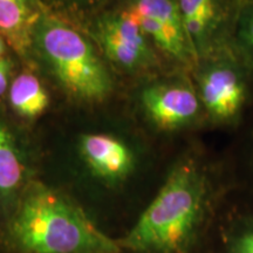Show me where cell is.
<instances>
[{
  "mask_svg": "<svg viewBox=\"0 0 253 253\" xmlns=\"http://www.w3.org/2000/svg\"><path fill=\"white\" fill-rule=\"evenodd\" d=\"M99 39L107 56L122 67L137 68L150 62L145 34L123 11L100 25Z\"/></svg>",
  "mask_w": 253,
  "mask_h": 253,
  "instance_id": "52a82bcc",
  "label": "cell"
},
{
  "mask_svg": "<svg viewBox=\"0 0 253 253\" xmlns=\"http://www.w3.org/2000/svg\"><path fill=\"white\" fill-rule=\"evenodd\" d=\"M182 24L192 52L213 27L218 15L217 0H177Z\"/></svg>",
  "mask_w": 253,
  "mask_h": 253,
  "instance_id": "4fadbf2b",
  "label": "cell"
},
{
  "mask_svg": "<svg viewBox=\"0 0 253 253\" xmlns=\"http://www.w3.org/2000/svg\"><path fill=\"white\" fill-rule=\"evenodd\" d=\"M34 18L33 0H0V36L19 52L30 45Z\"/></svg>",
  "mask_w": 253,
  "mask_h": 253,
  "instance_id": "8fae6325",
  "label": "cell"
},
{
  "mask_svg": "<svg viewBox=\"0 0 253 253\" xmlns=\"http://www.w3.org/2000/svg\"><path fill=\"white\" fill-rule=\"evenodd\" d=\"M12 72V62L7 56L0 58V96L5 94L9 87V75Z\"/></svg>",
  "mask_w": 253,
  "mask_h": 253,
  "instance_id": "5bb4252c",
  "label": "cell"
},
{
  "mask_svg": "<svg viewBox=\"0 0 253 253\" xmlns=\"http://www.w3.org/2000/svg\"><path fill=\"white\" fill-rule=\"evenodd\" d=\"M198 253H253V198H226Z\"/></svg>",
  "mask_w": 253,
  "mask_h": 253,
  "instance_id": "8992f818",
  "label": "cell"
},
{
  "mask_svg": "<svg viewBox=\"0 0 253 253\" xmlns=\"http://www.w3.org/2000/svg\"><path fill=\"white\" fill-rule=\"evenodd\" d=\"M6 253H122L78 201L33 178L0 225Z\"/></svg>",
  "mask_w": 253,
  "mask_h": 253,
  "instance_id": "7a4b0ae2",
  "label": "cell"
},
{
  "mask_svg": "<svg viewBox=\"0 0 253 253\" xmlns=\"http://www.w3.org/2000/svg\"><path fill=\"white\" fill-rule=\"evenodd\" d=\"M78 156L90 181L110 195L123 191L140 168V160L132 147L108 134L82 135Z\"/></svg>",
  "mask_w": 253,
  "mask_h": 253,
  "instance_id": "277c9868",
  "label": "cell"
},
{
  "mask_svg": "<svg viewBox=\"0 0 253 253\" xmlns=\"http://www.w3.org/2000/svg\"><path fill=\"white\" fill-rule=\"evenodd\" d=\"M123 12L168 54L182 61L192 54L177 0H130Z\"/></svg>",
  "mask_w": 253,
  "mask_h": 253,
  "instance_id": "5b68a950",
  "label": "cell"
},
{
  "mask_svg": "<svg viewBox=\"0 0 253 253\" xmlns=\"http://www.w3.org/2000/svg\"><path fill=\"white\" fill-rule=\"evenodd\" d=\"M229 192L195 153L171 161L156 192L118 240L122 253H198Z\"/></svg>",
  "mask_w": 253,
  "mask_h": 253,
  "instance_id": "6da1fadb",
  "label": "cell"
},
{
  "mask_svg": "<svg viewBox=\"0 0 253 253\" xmlns=\"http://www.w3.org/2000/svg\"><path fill=\"white\" fill-rule=\"evenodd\" d=\"M38 41L53 74L72 95L101 101L110 93L108 72L79 32L58 20H45L39 28Z\"/></svg>",
  "mask_w": 253,
  "mask_h": 253,
  "instance_id": "3957f363",
  "label": "cell"
},
{
  "mask_svg": "<svg viewBox=\"0 0 253 253\" xmlns=\"http://www.w3.org/2000/svg\"><path fill=\"white\" fill-rule=\"evenodd\" d=\"M142 103L151 121L163 129L185 125L199 110L194 90L178 84H158L147 88L142 94Z\"/></svg>",
  "mask_w": 253,
  "mask_h": 253,
  "instance_id": "ba28073f",
  "label": "cell"
},
{
  "mask_svg": "<svg viewBox=\"0 0 253 253\" xmlns=\"http://www.w3.org/2000/svg\"><path fill=\"white\" fill-rule=\"evenodd\" d=\"M201 96L214 118L230 119L238 113L244 102L245 90L235 72L217 67L202 79Z\"/></svg>",
  "mask_w": 253,
  "mask_h": 253,
  "instance_id": "30bf717a",
  "label": "cell"
},
{
  "mask_svg": "<svg viewBox=\"0 0 253 253\" xmlns=\"http://www.w3.org/2000/svg\"><path fill=\"white\" fill-rule=\"evenodd\" d=\"M5 56V39L0 36V58Z\"/></svg>",
  "mask_w": 253,
  "mask_h": 253,
  "instance_id": "2e32d148",
  "label": "cell"
},
{
  "mask_svg": "<svg viewBox=\"0 0 253 253\" xmlns=\"http://www.w3.org/2000/svg\"><path fill=\"white\" fill-rule=\"evenodd\" d=\"M32 179L27 161L13 134L0 120V225Z\"/></svg>",
  "mask_w": 253,
  "mask_h": 253,
  "instance_id": "9c48e42d",
  "label": "cell"
},
{
  "mask_svg": "<svg viewBox=\"0 0 253 253\" xmlns=\"http://www.w3.org/2000/svg\"><path fill=\"white\" fill-rule=\"evenodd\" d=\"M9 103L15 113L26 119L39 118L49 106V96L39 79L23 73L9 84Z\"/></svg>",
  "mask_w": 253,
  "mask_h": 253,
  "instance_id": "7c38bea8",
  "label": "cell"
},
{
  "mask_svg": "<svg viewBox=\"0 0 253 253\" xmlns=\"http://www.w3.org/2000/svg\"><path fill=\"white\" fill-rule=\"evenodd\" d=\"M245 40L253 48V11L250 13L248 20L245 24Z\"/></svg>",
  "mask_w": 253,
  "mask_h": 253,
  "instance_id": "9a60e30c",
  "label": "cell"
}]
</instances>
